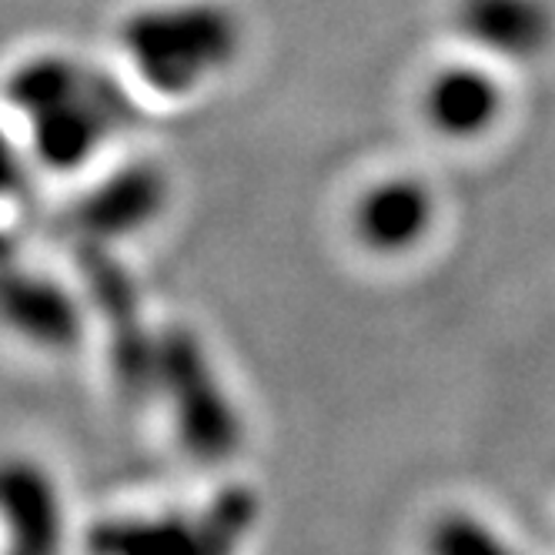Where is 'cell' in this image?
I'll list each match as a JSON object with an SVG mask.
<instances>
[{"label":"cell","instance_id":"obj_2","mask_svg":"<svg viewBox=\"0 0 555 555\" xmlns=\"http://www.w3.org/2000/svg\"><path fill=\"white\" fill-rule=\"evenodd\" d=\"M151 388L162 391L181 449L205 462H228L242 446V415L224 391L205 345L188 328H165L154 341Z\"/></svg>","mask_w":555,"mask_h":555},{"label":"cell","instance_id":"obj_12","mask_svg":"<svg viewBox=\"0 0 555 555\" xmlns=\"http://www.w3.org/2000/svg\"><path fill=\"white\" fill-rule=\"evenodd\" d=\"M428 548L446 555H468V552H499L505 548L502 539L472 515H446V519L431 529Z\"/></svg>","mask_w":555,"mask_h":555},{"label":"cell","instance_id":"obj_13","mask_svg":"<svg viewBox=\"0 0 555 555\" xmlns=\"http://www.w3.org/2000/svg\"><path fill=\"white\" fill-rule=\"evenodd\" d=\"M21 154L17 147L0 134V197L17 194L21 191Z\"/></svg>","mask_w":555,"mask_h":555},{"label":"cell","instance_id":"obj_7","mask_svg":"<svg viewBox=\"0 0 555 555\" xmlns=\"http://www.w3.org/2000/svg\"><path fill=\"white\" fill-rule=\"evenodd\" d=\"M168 205V178L154 165H125L98 181L77 205V224L85 237L107 245L157 221Z\"/></svg>","mask_w":555,"mask_h":555},{"label":"cell","instance_id":"obj_8","mask_svg":"<svg viewBox=\"0 0 555 555\" xmlns=\"http://www.w3.org/2000/svg\"><path fill=\"white\" fill-rule=\"evenodd\" d=\"M435 197L418 178H385L359 194L351 208L354 237L375 255H405L428 234Z\"/></svg>","mask_w":555,"mask_h":555},{"label":"cell","instance_id":"obj_5","mask_svg":"<svg viewBox=\"0 0 555 555\" xmlns=\"http://www.w3.org/2000/svg\"><path fill=\"white\" fill-rule=\"evenodd\" d=\"M81 271H85V282H88L91 295H94V305L104 311L107 335H111L114 372L125 378V385L131 391L151 388L157 335H151L144 328L138 292L131 285L128 271L117 264L107 255V248L98 245V242L81 248Z\"/></svg>","mask_w":555,"mask_h":555},{"label":"cell","instance_id":"obj_11","mask_svg":"<svg viewBox=\"0 0 555 555\" xmlns=\"http://www.w3.org/2000/svg\"><path fill=\"white\" fill-rule=\"evenodd\" d=\"M455 27L475 51L502 61L539 57L555 34L545 0H459Z\"/></svg>","mask_w":555,"mask_h":555},{"label":"cell","instance_id":"obj_3","mask_svg":"<svg viewBox=\"0 0 555 555\" xmlns=\"http://www.w3.org/2000/svg\"><path fill=\"white\" fill-rule=\"evenodd\" d=\"M131 121L125 88L85 64L77 81L54 101L24 117L27 151L41 168L70 175L94 162V154Z\"/></svg>","mask_w":555,"mask_h":555},{"label":"cell","instance_id":"obj_6","mask_svg":"<svg viewBox=\"0 0 555 555\" xmlns=\"http://www.w3.org/2000/svg\"><path fill=\"white\" fill-rule=\"evenodd\" d=\"M0 325L21 341L48 351L74 348L81 338V308L54 278L0 261Z\"/></svg>","mask_w":555,"mask_h":555},{"label":"cell","instance_id":"obj_10","mask_svg":"<svg viewBox=\"0 0 555 555\" xmlns=\"http://www.w3.org/2000/svg\"><path fill=\"white\" fill-rule=\"evenodd\" d=\"M502 85L482 64H449L422 88V117L449 141H475L502 117Z\"/></svg>","mask_w":555,"mask_h":555},{"label":"cell","instance_id":"obj_1","mask_svg":"<svg viewBox=\"0 0 555 555\" xmlns=\"http://www.w3.org/2000/svg\"><path fill=\"white\" fill-rule=\"evenodd\" d=\"M117 44L147 91L184 98L234 64L242 24L218 0H171L128 14Z\"/></svg>","mask_w":555,"mask_h":555},{"label":"cell","instance_id":"obj_4","mask_svg":"<svg viewBox=\"0 0 555 555\" xmlns=\"http://www.w3.org/2000/svg\"><path fill=\"white\" fill-rule=\"evenodd\" d=\"M258 519V502L245 489H224L197 515L104 522L91 532L98 552H224L242 542Z\"/></svg>","mask_w":555,"mask_h":555},{"label":"cell","instance_id":"obj_9","mask_svg":"<svg viewBox=\"0 0 555 555\" xmlns=\"http://www.w3.org/2000/svg\"><path fill=\"white\" fill-rule=\"evenodd\" d=\"M0 529L17 552H54L64 542L57 482L34 459H0Z\"/></svg>","mask_w":555,"mask_h":555}]
</instances>
